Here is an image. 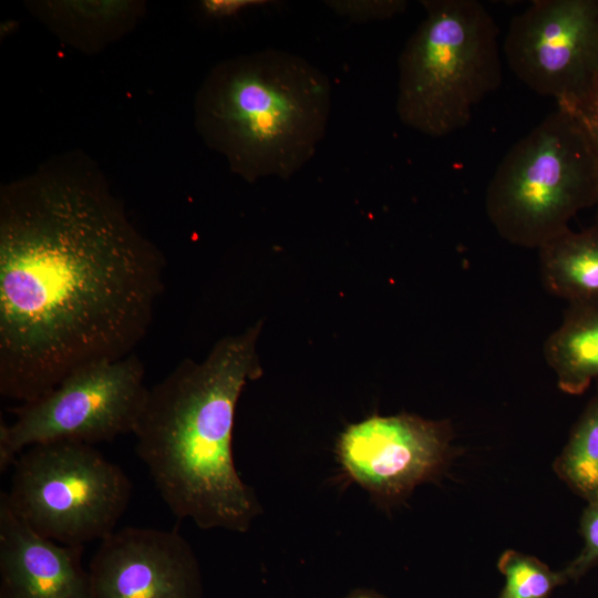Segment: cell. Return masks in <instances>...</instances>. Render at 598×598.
Instances as JSON below:
<instances>
[{
    "label": "cell",
    "mask_w": 598,
    "mask_h": 598,
    "mask_svg": "<svg viewBox=\"0 0 598 598\" xmlns=\"http://www.w3.org/2000/svg\"><path fill=\"white\" fill-rule=\"evenodd\" d=\"M165 259L84 154L0 189V393L27 403L90 363L134 352Z\"/></svg>",
    "instance_id": "cell-1"
},
{
    "label": "cell",
    "mask_w": 598,
    "mask_h": 598,
    "mask_svg": "<svg viewBox=\"0 0 598 598\" xmlns=\"http://www.w3.org/2000/svg\"><path fill=\"white\" fill-rule=\"evenodd\" d=\"M261 324L220 339L200 362L182 360L150 388L135 451L169 511L202 529L246 532L260 512L233 458L238 399L260 377Z\"/></svg>",
    "instance_id": "cell-2"
},
{
    "label": "cell",
    "mask_w": 598,
    "mask_h": 598,
    "mask_svg": "<svg viewBox=\"0 0 598 598\" xmlns=\"http://www.w3.org/2000/svg\"><path fill=\"white\" fill-rule=\"evenodd\" d=\"M330 110L327 74L272 48L214 65L194 103L200 138L249 183L298 173L323 140Z\"/></svg>",
    "instance_id": "cell-3"
},
{
    "label": "cell",
    "mask_w": 598,
    "mask_h": 598,
    "mask_svg": "<svg viewBox=\"0 0 598 598\" xmlns=\"http://www.w3.org/2000/svg\"><path fill=\"white\" fill-rule=\"evenodd\" d=\"M399 55L395 110L408 127L443 137L465 127L502 83L498 28L476 0H424Z\"/></svg>",
    "instance_id": "cell-4"
},
{
    "label": "cell",
    "mask_w": 598,
    "mask_h": 598,
    "mask_svg": "<svg viewBox=\"0 0 598 598\" xmlns=\"http://www.w3.org/2000/svg\"><path fill=\"white\" fill-rule=\"evenodd\" d=\"M595 205L596 154L581 125L560 106L508 150L485 193L497 234L523 248L539 249Z\"/></svg>",
    "instance_id": "cell-5"
},
{
    "label": "cell",
    "mask_w": 598,
    "mask_h": 598,
    "mask_svg": "<svg viewBox=\"0 0 598 598\" xmlns=\"http://www.w3.org/2000/svg\"><path fill=\"white\" fill-rule=\"evenodd\" d=\"M4 496L31 528L56 543L83 546L115 530L132 483L91 444L58 441L32 445L16 458Z\"/></svg>",
    "instance_id": "cell-6"
},
{
    "label": "cell",
    "mask_w": 598,
    "mask_h": 598,
    "mask_svg": "<svg viewBox=\"0 0 598 598\" xmlns=\"http://www.w3.org/2000/svg\"><path fill=\"white\" fill-rule=\"evenodd\" d=\"M135 352L81 367L43 396L13 410V422L0 425V471L25 448L73 441L93 445L134 433L150 388Z\"/></svg>",
    "instance_id": "cell-7"
},
{
    "label": "cell",
    "mask_w": 598,
    "mask_h": 598,
    "mask_svg": "<svg viewBox=\"0 0 598 598\" xmlns=\"http://www.w3.org/2000/svg\"><path fill=\"white\" fill-rule=\"evenodd\" d=\"M512 72L556 101L598 78V0H535L514 16L503 43Z\"/></svg>",
    "instance_id": "cell-8"
},
{
    "label": "cell",
    "mask_w": 598,
    "mask_h": 598,
    "mask_svg": "<svg viewBox=\"0 0 598 598\" xmlns=\"http://www.w3.org/2000/svg\"><path fill=\"white\" fill-rule=\"evenodd\" d=\"M447 421L371 415L347 426L337 443L342 468L380 501H394L442 472L452 453Z\"/></svg>",
    "instance_id": "cell-9"
},
{
    "label": "cell",
    "mask_w": 598,
    "mask_h": 598,
    "mask_svg": "<svg viewBox=\"0 0 598 598\" xmlns=\"http://www.w3.org/2000/svg\"><path fill=\"white\" fill-rule=\"evenodd\" d=\"M92 598H199L196 557L176 530L123 527L103 539L89 567Z\"/></svg>",
    "instance_id": "cell-10"
},
{
    "label": "cell",
    "mask_w": 598,
    "mask_h": 598,
    "mask_svg": "<svg viewBox=\"0 0 598 598\" xmlns=\"http://www.w3.org/2000/svg\"><path fill=\"white\" fill-rule=\"evenodd\" d=\"M83 546L37 533L0 495V598H92Z\"/></svg>",
    "instance_id": "cell-11"
},
{
    "label": "cell",
    "mask_w": 598,
    "mask_h": 598,
    "mask_svg": "<svg viewBox=\"0 0 598 598\" xmlns=\"http://www.w3.org/2000/svg\"><path fill=\"white\" fill-rule=\"evenodd\" d=\"M31 10L66 44L96 52L127 34L145 6L126 0H64L32 2Z\"/></svg>",
    "instance_id": "cell-12"
},
{
    "label": "cell",
    "mask_w": 598,
    "mask_h": 598,
    "mask_svg": "<svg viewBox=\"0 0 598 598\" xmlns=\"http://www.w3.org/2000/svg\"><path fill=\"white\" fill-rule=\"evenodd\" d=\"M545 289L569 306H598V223L569 228L538 249Z\"/></svg>",
    "instance_id": "cell-13"
},
{
    "label": "cell",
    "mask_w": 598,
    "mask_h": 598,
    "mask_svg": "<svg viewBox=\"0 0 598 598\" xmlns=\"http://www.w3.org/2000/svg\"><path fill=\"white\" fill-rule=\"evenodd\" d=\"M561 391L581 394L598 378V306H569L544 344Z\"/></svg>",
    "instance_id": "cell-14"
},
{
    "label": "cell",
    "mask_w": 598,
    "mask_h": 598,
    "mask_svg": "<svg viewBox=\"0 0 598 598\" xmlns=\"http://www.w3.org/2000/svg\"><path fill=\"white\" fill-rule=\"evenodd\" d=\"M554 471L587 503L598 501V395L574 424Z\"/></svg>",
    "instance_id": "cell-15"
},
{
    "label": "cell",
    "mask_w": 598,
    "mask_h": 598,
    "mask_svg": "<svg viewBox=\"0 0 598 598\" xmlns=\"http://www.w3.org/2000/svg\"><path fill=\"white\" fill-rule=\"evenodd\" d=\"M497 567L506 580L499 598H547L567 581L563 571H553L536 557L513 549L501 555Z\"/></svg>",
    "instance_id": "cell-16"
},
{
    "label": "cell",
    "mask_w": 598,
    "mask_h": 598,
    "mask_svg": "<svg viewBox=\"0 0 598 598\" xmlns=\"http://www.w3.org/2000/svg\"><path fill=\"white\" fill-rule=\"evenodd\" d=\"M324 4L337 16L354 23L388 20L408 8L405 0H328Z\"/></svg>",
    "instance_id": "cell-17"
},
{
    "label": "cell",
    "mask_w": 598,
    "mask_h": 598,
    "mask_svg": "<svg viewBox=\"0 0 598 598\" xmlns=\"http://www.w3.org/2000/svg\"><path fill=\"white\" fill-rule=\"evenodd\" d=\"M584 546L580 553L563 569L566 579H578L598 563V501L588 503L580 518Z\"/></svg>",
    "instance_id": "cell-18"
},
{
    "label": "cell",
    "mask_w": 598,
    "mask_h": 598,
    "mask_svg": "<svg viewBox=\"0 0 598 598\" xmlns=\"http://www.w3.org/2000/svg\"><path fill=\"white\" fill-rule=\"evenodd\" d=\"M557 106L568 111L581 125L598 161V78L586 92L576 97L559 100Z\"/></svg>",
    "instance_id": "cell-19"
},
{
    "label": "cell",
    "mask_w": 598,
    "mask_h": 598,
    "mask_svg": "<svg viewBox=\"0 0 598 598\" xmlns=\"http://www.w3.org/2000/svg\"><path fill=\"white\" fill-rule=\"evenodd\" d=\"M277 3L270 0H203L199 2V12L212 21H223L238 17L246 11Z\"/></svg>",
    "instance_id": "cell-20"
},
{
    "label": "cell",
    "mask_w": 598,
    "mask_h": 598,
    "mask_svg": "<svg viewBox=\"0 0 598 598\" xmlns=\"http://www.w3.org/2000/svg\"><path fill=\"white\" fill-rule=\"evenodd\" d=\"M347 598H379V597L370 592L360 591V592L352 594L348 596Z\"/></svg>",
    "instance_id": "cell-21"
}]
</instances>
